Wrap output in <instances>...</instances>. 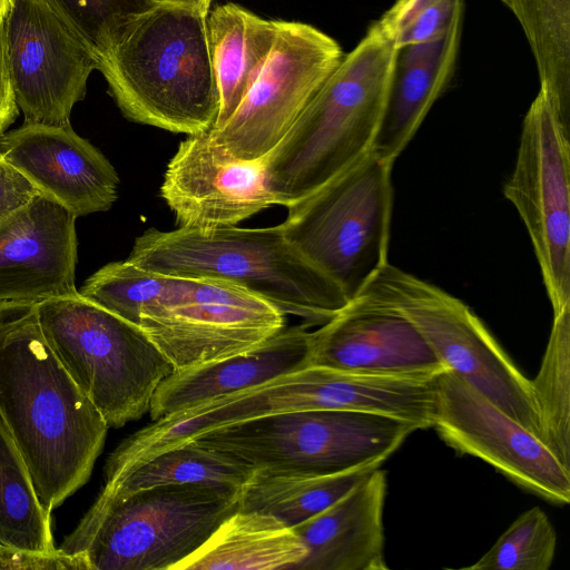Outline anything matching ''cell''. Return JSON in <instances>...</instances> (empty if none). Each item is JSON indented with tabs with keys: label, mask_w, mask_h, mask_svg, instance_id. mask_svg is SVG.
<instances>
[{
	"label": "cell",
	"mask_w": 570,
	"mask_h": 570,
	"mask_svg": "<svg viewBox=\"0 0 570 570\" xmlns=\"http://www.w3.org/2000/svg\"><path fill=\"white\" fill-rule=\"evenodd\" d=\"M393 164L373 151L286 207L287 238L352 301L387 261Z\"/></svg>",
	"instance_id": "cell-8"
},
{
	"label": "cell",
	"mask_w": 570,
	"mask_h": 570,
	"mask_svg": "<svg viewBox=\"0 0 570 570\" xmlns=\"http://www.w3.org/2000/svg\"><path fill=\"white\" fill-rule=\"evenodd\" d=\"M86 46L96 62L156 0H40Z\"/></svg>",
	"instance_id": "cell-29"
},
{
	"label": "cell",
	"mask_w": 570,
	"mask_h": 570,
	"mask_svg": "<svg viewBox=\"0 0 570 570\" xmlns=\"http://www.w3.org/2000/svg\"><path fill=\"white\" fill-rule=\"evenodd\" d=\"M159 4H174L191 8L203 12L204 14H208L210 10V3L213 0H156Z\"/></svg>",
	"instance_id": "cell-35"
},
{
	"label": "cell",
	"mask_w": 570,
	"mask_h": 570,
	"mask_svg": "<svg viewBox=\"0 0 570 570\" xmlns=\"http://www.w3.org/2000/svg\"><path fill=\"white\" fill-rule=\"evenodd\" d=\"M305 554L293 528L273 515L237 509L174 570H295Z\"/></svg>",
	"instance_id": "cell-22"
},
{
	"label": "cell",
	"mask_w": 570,
	"mask_h": 570,
	"mask_svg": "<svg viewBox=\"0 0 570 570\" xmlns=\"http://www.w3.org/2000/svg\"><path fill=\"white\" fill-rule=\"evenodd\" d=\"M416 430L389 415L311 409L224 425L193 440L254 470L332 474L379 468Z\"/></svg>",
	"instance_id": "cell-7"
},
{
	"label": "cell",
	"mask_w": 570,
	"mask_h": 570,
	"mask_svg": "<svg viewBox=\"0 0 570 570\" xmlns=\"http://www.w3.org/2000/svg\"><path fill=\"white\" fill-rule=\"evenodd\" d=\"M372 470L332 474L254 470L240 488L238 509L263 512L295 528L340 500Z\"/></svg>",
	"instance_id": "cell-25"
},
{
	"label": "cell",
	"mask_w": 570,
	"mask_h": 570,
	"mask_svg": "<svg viewBox=\"0 0 570 570\" xmlns=\"http://www.w3.org/2000/svg\"><path fill=\"white\" fill-rule=\"evenodd\" d=\"M239 491L165 484L99 494L58 549L83 556L89 570H174L238 509Z\"/></svg>",
	"instance_id": "cell-5"
},
{
	"label": "cell",
	"mask_w": 570,
	"mask_h": 570,
	"mask_svg": "<svg viewBox=\"0 0 570 570\" xmlns=\"http://www.w3.org/2000/svg\"><path fill=\"white\" fill-rule=\"evenodd\" d=\"M12 6V0H0V21H4Z\"/></svg>",
	"instance_id": "cell-36"
},
{
	"label": "cell",
	"mask_w": 570,
	"mask_h": 570,
	"mask_svg": "<svg viewBox=\"0 0 570 570\" xmlns=\"http://www.w3.org/2000/svg\"><path fill=\"white\" fill-rule=\"evenodd\" d=\"M535 59L540 88L570 130V0H509Z\"/></svg>",
	"instance_id": "cell-26"
},
{
	"label": "cell",
	"mask_w": 570,
	"mask_h": 570,
	"mask_svg": "<svg viewBox=\"0 0 570 570\" xmlns=\"http://www.w3.org/2000/svg\"><path fill=\"white\" fill-rule=\"evenodd\" d=\"M557 532L539 507L520 514L495 543L465 570H548L554 559Z\"/></svg>",
	"instance_id": "cell-30"
},
{
	"label": "cell",
	"mask_w": 570,
	"mask_h": 570,
	"mask_svg": "<svg viewBox=\"0 0 570 570\" xmlns=\"http://www.w3.org/2000/svg\"><path fill=\"white\" fill-rule=\"evenodd\" d=\"M206 17L158 4L129 24L97 62L127 119L186 135L213 128L219 97Z\"/></svg>",
	"instance_id": "cell-4"
},
{
	"label": "cell",
	"mask_w": 570,
	"mask_h": 570,
	"mask_svg": "<svg viewBox=\"0 0 570 570\" xmlns=\"http://www.w3.org/2000/svg\"><path fill=\"white\" fill-rule=\"evenodd\" d=\"M284 325L285 314L273 304L214 277L165 274L139 314V326L175 370L250 350Z\"/></svg>",
	"instance_id": "cell-10"
},
{
	"label": "cell",
	"mask_w": 570,
	"mask_h": 570,
	"mask_svg": "<svg viewBox=\"0 0 570 570\" xmlns=\"http://www.w3.org/2000/svg\"><path fill=\"white\" fill-rule=\"evenodd\" d=\"M0 417L49 512L88 481L109 426L48 345L37 305H0Z\"/></svg>",
	"instance_id": "cell-1"
},
{
	"label": "cell",
	"mask_w": 570,
	"mask_h": 570,
	"mask_svg": "<svg viewBox=\"0 0 570 570\" xmlns=\"http://www.w3.org/2000/svg\"><path fill=\"white\" fill-rule=\"evenodd\" d=\"M531 384L540 438L570 470V306L553 314L547 348Z\"/></svg>",
	"instance_id": "cell-28"
},
{
	"label": "cell",
	"mask_w": 570,
	"mask_h": 570,
	"mask_svg": "<svg viewBox=\"0 0 570 570\" xmlns=\"http://www.w3.org/2000/svg\"><path fill=\"white\" fill-rule=\"evenodd\" d=\"M254 469L216 449L187 440L130 465L100 495L118 497L165 484H206L240 489Z\"/></svg>",
	"instance_id": "cell-24"
},
{
	"label": "cell",
	"mask_w": 570,
	"mask_h": 570,
	"mask_svg": "<svg viewBox=\"0 0 570 570\" xmlns=\"http://www.w3.org/2000/svg\"><path fill=\"white\" fill-rule=\"evenodd\" d=\"M462 19L433 41L397 50L389 96L372 151L394 164L454 71Z\"/></svg>",
	"instance_id": "cell-21"
},
{
	"label": "cell",
	"mask_w": 570,
	"mask_h": 570,
	"mask_svg": "<svg viewBox=\"0 0 570 570\" xmlns=\"http://www.w3.org/2000/svg\"><path fill=\"white\" fill-rule=\"evenodd\" d=\"M160 196L179 227L233 226L277 205L264 158L243 160L215 144L209 130L187 135L167 164Z\"/></svg>",
	"instance_id": "cell-15"
},
{
	"label": "cell",
	"mask_w": 570,
	"mask_h": 570,
	"mask_svg": "<svg viewBox=\"0 0 570 570\" xmlns=\"http://www.w3.org/2000/svg\"><path fill=\"white\" fill-rule=\"evenodd\" d=\"M357 296L404 315L448 370L540 438L531 380L465 303L391 263Z\"/></svg>",
	"instance_id": "cell-9"
},
{
	"label": "cell",
	"mask_w": 570,
	"mask_h": 570,
	"mask_svg": "<svg viewBox=\"0 0 570 570\" xmlns=\"http://www.w3.org/2000/svg\"><path fill=\"white\" fill-rule=\"evenodd\" d=\"M42 334L69 376L109 428L149 412L175 370L137 324L79 294L37 305Z\"/></svg>",
	"instance_id": "cell-6"
},
{
	"label": "cell",
	"mask_w": 570,
	"mask_h": 570,
	"mask_svg": "<svg viewBox=\"0 0 570 570\" xmlns=\"http://www.w3.org/2000/svg\"><path fill=\"white\" fill-rule=\"evenodd\" d=\"M315 27L278 21L274 45L232 117L209 129L215 144L243 160L265 158L343 59Z\"/></svg>",
	"instance_id": "cell-12"
},
{
	"label": "cell",
	"mask_w": 570,
	"mask_h": 570,
	"mask_svg": "<svg viewBox=\"0 0 570 570\" xmlns=\"http://www.w3.org/2000/svg\"><path fill=\"white\" fill-rule=\"evenodd\" d=\"M8 68L24 122L70 125L97 62L40 0H12L4 20Z\"/></svg>",
	"instance_id": "cell-14"
},
{
	"label": "cell",
	"mask_w": 570,
	"mask_h": 570,
	"mask_svg": "<svg viewBox=\"0 0 570 570\" xmlns=\"http://www.w3.org/2000/svg\"><path fill=\"white\" fill-rule=\"evenodd\" d=\"M18 109L8 68L4 21H0V137L16 120Z\"/></svg>",
	"instance_id": "cell-34"
},
{
	"label": "cell",
	"mask_w": 570,
	"mask_h": 570,
	"mask_svg": "<svg viewBox=\"0 0 570 570\" xmlns=\"http://www.w3.org/2000/svg\"><path fill=\"white\" fill-rule=\"evenodd\" d=\"M0 570H89L83 556L29 552L0 544Z\"/></svg>",
	"instance_id": "cell-32"
},
{
	"label": "cell",
	"mask_w": 570,
	"mask_h": 570,
	"mask_svg": "<svg viewBox=\"0 0 570 570\" xmlns=\"http://www.w3.org/2000/svg\"><path fill=\"white\" fill-rule=\"evenodd\" d=\"M397 49L376 22L264 158L277 205L309 196L372 151Z\"/></svg>",
	"instance_id": "cell-2"
},
{
	"label": "cell",
	"mask_w": 570,
	"mask_h": 570,
	"mask_svg": "<svg viewBox=\"0 0 570 570\" xmlns=\"http://www.w3.org/2000/svg\"><path fill=\"white\" fill-rule=\"evenodd\" d=\"M502 1L504 4H507L509 7V0H500Z\"/></svg>",
	"instance_id": "cell-37"
},
{
	"label": "cell",
	"mask_w": 570,
	"mask_h": 570,
	"mask_svg": "<svg viewBox=\"0 0 570 570\" xmlns=\"http://www.w3.org/2000/svg\"><path fill=\"white\" fill-rule=\"evenodd\" d=\"M278 21L262 18L235 3L209 10L207 38L219 97L212 129L222 128L239 106L274 45Z\"/></svg>",
	"instance_id": "cell-23"
},
{
	"label": "cell",
	"mask_w": 570,
	"mask_h": 570,
	"mask_svg": "<svg viewBox=\"0 0 570 570\" xmlns=\"http://www.w3.org/2000/svg\"><path fill=\"white\" fill-rule=\"evenodd\" d=\"M0 157L76 217L106 212L118 197L116 169L71 125L23 122L0 137Z\"/></svg>",
	"instance_id": "cell-18"
},
{
	"label": "cell",
	"mask_w": 570,
	"mask_h": 570,
	"mask_svg": "<svg viewBox=\"0 0 570 570\" xmlns=\"http://www.w3.org/2000/svg\"><path fill=\"white\" fill-rule=\"evenodd\" d=\"M570 130L540 88L503 186L531 239L553 314L570 306Z\"/></svg>",
	"instance_id": "cell-11"
},
{
	"label": "cell",
	"mask_w": 570,
	"mask_h": 570,
	"mask_svg": "<svg viewBox=\"0 0 570 570\" xmlns=\"http://www.w3.org/2000/svg\"><path fill=\"white\" fill-rule=\"evenodd\" d=\"M385 495L386 473L376 468L335 503L293 528L306 550L295 570H387Z\"/></svg>",
	"instance_id": "cell-20"
},
{
	"label": "cell",
	"mask_w": 570,
	"mask_h": 570,
	"mask_svg": "<svg viewBox=\"0 0 570 570\" xmlns=\"http://www.w3.org/2000/svg\"><path fill=\"white\" fill-rule=\"evenodd\" d=\"M50 513L0 417V544L29 552H57Z\"/></svg>",
	"instance_id": "cell-27"
},
{
	"label": "cell",
	"mask_w": 570,
	"mask_h": 570,
	"mask_svg": "<svg viewBox=\"0 0 570 570\" xmlns=\"http://www.w3.org/2000/svg\"><path fill=\"white\" fill-rule=\"evenodd\" d=\"M309 365L417 380L448 370L404 315L360 296L312 331Z\"/></svg>",
	"instance_id": "cell-16"
},
{
	"label": "cell",
	"mask_w": 570,
	"mask_h": 570,
	"mask_svg": "<svg viewBox=\"0 0 570 570\" xmlns=\"http://www.w3.org/2000/svg\"><path fill=\"white\" fill-rule=\"evenodd\" d=\"M463 17V0H396L376 21L399 50L442 38Z\"/></svg>",
	"instance_id": "cell-31"
},
{
	"label": "cell",
	"mask_w": 570,
	"mask_h": 570,
	"mask_svg": "<svg viewBox=\"0 0 570 570\" xmlns=\"http://www.w3.org/2000/svg\"><path fill=\"white\" fill-rule=\"evenodd\" d=\"M76 216L39 193L0 222V305L75 295Z\"/></svg>",
	"instance_id": "cell-17"
},
{
	"label": "cell",
	"mask_w": 570,
	"mask_h": 570,
	"mask_svg": "<svg viewBox=\"0 0 570 570\" xmlns=\"http://www.w3.org/2000/svg\"><path fill=\"white\" fill-rule=\"evenodd\" d=\"M433 389L431 428L450 448L552 504L569 503L570 470L538 435L450 370L434 377Z\"/></svg>",
	"instance_id": "cell-13"
},
{
	"label": "cell",
	"mask_w": 570,
	"mask_h": 570,
	"mask_svg": "<svg viewBox=\"0 0 570 570\" xmlns=\"http://www.w3.org/2000/svg\"><path fill=\"white\" fill-rule=\"evenodd\" d=\"M38 194L37 188L17 168L0 157V222Z\"/></svg>",
	"instance_id": "cell-33"
},
{
	"label": "cell",
	"mask_w": 570,
	"mask_h": 570,
	"mask_svg": "<svg viewBox=\"0 0 570 570\" xmlns=\"http://www.w3.org/2000/svg\"><path fill=\"white\" fill-rule=\"evenodd\" d=\"M308 327L305 323L283 327L262 344L245 352L174 370L154 394L149 409L151 420L309 366L312 331Z\"/></svg>",
	"instance_id": "cell-19"
},
{
	"label": "cell",
	"mask_w": 570,
	"mask_h": 570,
	"mask_svg": "<svg viewBox=\"0 0 570 570\" xmlns=\"http://www.w3.org/2000/svg\"><path fill=\"white\" fill-rule=\"evenodd\" d=\"M127 259L153 272L238 284L309 326L324 324L350 303L344 291L287 238L281 224L149 228L135 239Z\"/></svg>",
	"instance_id": "cell-3"
}]
</instances>
